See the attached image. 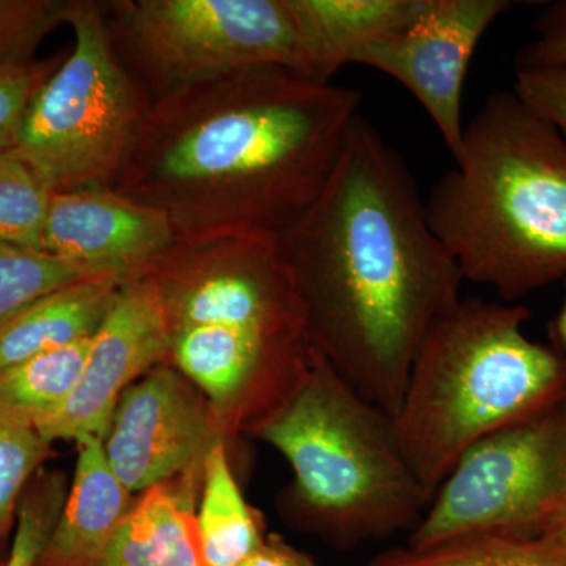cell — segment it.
I'll return each instance as SVG.
<instances>
[{
    "instance_id": "277c9868",
    "label": "cell",
    "mask_w": 566,
    "mask_h": 566,
    "mask_svg": "<svg viewBox=\"0 0 566 566\" xmlns=\"http://www.w3.org/2000/svg\"><path fill=\"white\" fill-rule=\"evenodd\" d=\"M528 318L524 305L461 297L424 335L392 423L431 499L476 442L566 400V357L527 337Z\"/></svg>"
},
{
    "instance_id": "8992f818",
    "label": "cell",
    "mask_w": 566,
    "mask_h": 566,
    "mask_svg": "<svg viewBox=\"0 0 566 566\" xmlns=\"http://www.w3.org/2000/svg\"><path fill=\"white\" fill-rule=\"evenodd\" d=\"M74 46L29 106L11 151L54 192L114 188L151 98L112 46L102 6L70 0Z\"/></svg>"
},
{
    "instance_id": "44dd1931",
    "label": "cell",
    "mask_w": 566,
    "mask_h": 566,
    "mask_svg": "<svg viewBox=\"0 0 566 566\" xmlns=\"http://www.w3.org/2000/svg\"><path fill=\"white\" fill-rule=\"evenodd\" d=\"M82 279L50 253L0 244V327L40 297Z\"/></svg>"
},
{
    "instance_id": "8fae6325",
    "label": "cell",
    "mask_w": 566,
    "mask_h": 566,
    "mask_svg": "<svg viewBox=\"0 0 566 566\" xmlns=\"http://www.w3.org/2000/svg\"><path fill=\"white\" fill-rule=\"evenodd\" d=\"M163 211L115 189L52 192L43 248L84 279L139 281L177 244Z\"/></svg>"
},
{
    "instance_id": "ac0fdd59",
    "label": "cell",
    "mask_w": 566,
    "mask_h": 566,
    "mask_svg": "<svg viewBox=\"0 0 566 566\" xmlns=\"http://www.w3.org/2000/svg\"><path fill=\"white\" fill-rule=\"evenodd\" d=\"M368 566H566V538L554 528L535 535H465L392 549Z\"/></svg>"
},
{
    "instance_id": "3957f363",
    "label": "cell",
    "mask_w": 566,
    "mask_h": 566,
    "mask_svg": "<svg viewBox=\"0 0 566 566\" xmlns=\"http://www.w3.org/2000/svg\"><path fill=\"white\" fill-rule=\"evenodd\" d=\"M424 202L464 281L506 301L566 275V142L515 92L488 96Z\"/></svg>"
},
{
    "instance_id": "5b68a950",
    "label": "cell",
    "mask_w": 566,
    "mask_h": 566,
    "mask_svg": "<svg viewBox=\"0 0 566 566\" xmlns=\"http://www.w3.org/2000/svg\"><path fill=\"white\" fill-rule=\"evenodd\" d=\"M286 458L304 509L338 543L357 546L422 521L431 497L408 464L392 417L314 353L303 382L256 424Z\"/></svg>"
},
{
    "instance_id": "cb8c5ba5",
    "label": "cell",
    "mask_w": 566,
    "mask_h": 566,
    "mask_svg": "<svg viewBox=\"0 0 566 566\" xmlns=\"http://www.w3.org/2000/svg\"><path fill=\"white\" fill-rule=\"evenodd\" d=\"M63 59L65 54L0 66V151L14 147L29 106Z\"/></svg>"
},
{
    "instance_id": "7c38bea8",
    "label": "cell",
    "mask_w": 566,
    "mask_h": 566,
    "mask_svg": "<svg viewBox=\"0 0 566 566\" xmlns=\"http://www.w3.org/2000/svg\"><path fill=\"white\" fill-rule=\"evenodd\" d=\"M205 441L202 409L175 371L158 368L123 394L104 452L123 486L136 493L188 468Z\"/></svg>"
},
{
    "instance_id": "5bb4252c",
    "label": "cell",
    "mask_w": 566,
    "mask_h": 566,
    "mask_svg": "<svg viewBox=\"0 0 566 566\" xmlns=\"http://www.w3.org/2000/svg\"><path fill=\"white\" fill-rule=\"evenodd\" d=\"M73 486L36 566H99L126 516L129 491L96 436L77 441Z\"/></svg>"
},
{
    "instance_id": "9a60e30c",
    "label": "cell",
    "mask_w": 566,
    "mask_h": 566,
    "mask_svg": "<svg viewBox=\"0 0 566 566\" xmlns=\"http://www.w3.org/2000/svg\"><path fill=\"white\" fill-rule=\"evenodd\" d=\"M122 286L109 279H82L25 307L0 327V371L91 338Z\"/></svg>"
},
{
    "instance_id": "e0dca14e",
    "label": "cell",
    "mask_w": 566,
    "mask_h": 566,
    "mask_svg": "<svg viewBox=\"0 0 566 566\" xmlns=\"http://www.w3.org/2000/svg\"><path fill=\"white\" fill-rule=\"evenodd\" d=\"M197 527L207 566H238L264 543L221 442L211 446L205 457V490Z\"/></svg>"
},
{
    "instance_id": "7a4b0ae2",
    "label": "cell",
    "mask_w": 566,
    "mask_h": 566,
    "mask_svg": "<svg viewBox=\"0 0 566 566\" xmlns=\"http://www.w3.org/2000/svg\"><path fill=\"white\" fill-rule=\"evenodd\" d=\"M363 93L259 66L151 102L115 191L180 241L277 238L333 174Z\"/></svg>"
},
{
    "instance_id": "9c48e42d",
    "label": "cell",
    "mask_w": 566,
    "mask_h": 566,
    "mask_svg": "<svg viewBox=\"0 0 566 566\" xmlns=\"http://www.w3.org/2000/svg\"><path fill=\"white\" fill-rule=\"evenodd\" d=\"M509 0H422L408 28L357 55L354 63L392 77L420 103L458 158L469 63L490 25L512 9Z\"/></svg>"
},
{
    "instance_id": "f1b7e54d",
    "label": "cell",
    "mask_w": 566,
    "mask_h": 566,
    "mask_svg": "<svg viewBox=\"0 0 566 566\" xmlns=\"http://www.w3.org/2000/svg\"><path fill=\"white\" fill-rule=\"evenodd\" d=\"M551 337H553L554 346L560 349L562 353L566 352V297L562 304L560 311L549 324ZM566 411V400L564 401Z\"/></svg>"
},
{
    "instance_id": "d6986e66",
    "label": "cell",
    "mask_w": 566,
    "mask_h": 566,
    "mask_svg": "<svg viewBox=\"0 0 566 566\" xmlns=\"http://www.w3.org/2000/svg\"><path fill=\"white\" fill-rule=\"evenodd\" d=\"M91 338L39 354L0 371V405L35 427L65 403L80 382Z\"/></svg>"
},
{
    "instance_id": "484cf974",
    "label": "cell",
    "mask_w": 566,
    "mask_h": 566,
    "mask_svg": "<svg viewBox=\"0 0 566 566\" xmlns=\"http://www.w3.org/2000/svg\"><path fill=\"white\" fill-rule=\"evenodd\" d=\"M513 92L566 142L565 69H516Z\"/></svg>"
},
{
    "instance_id": "ffe728a7",
    "label": "cell",
    "mask_w": 566,
    "mask_h": 566,
    "mask_svg": "<svg viewBox=\"0 0 566 566\" xmlns=\"http://www.w3.org/2000/svg\"><path fill=\"white\" fill-rule=\"evenodd\" d=\"M52 192L28 163L0 151V244L41 251Z\"/></svg>"
},
{
    "instance_id": "d4e9b609",
    "label": "cell",
    "mask_w": 566,
    "mask_h": 566,
    "mask_svg": "<svg viewBox=\"0 0 566 566\" xmlns=\"http://www.w3.org/2000/svg\"><path fill=\"white\" fill-rule=\"evenodd\" d=\"M63 506L61 485L46 483L22 499L6 566H36Z\"/></svg>"
},
{
    "instance_id": "2e32d148",
    "label": "cell",
    "mask_w": 566,
    "mask_h": 566,
    "mask_svg": "<svg viewBox=\"0 0 566 566\" xmlns=\"http://www.w3.org/2000/svg\"><path fill=\"white\" fill-rule=\"evenodd\" d=\"M99 566H207L197 517L161 486L126 513Z\"/></svg>"
},
{
    "instance_id": "4fadbf2b",
    "label": "cell",
    "mask_w": 566,
    "mask_h": 566,
    "mask_svg": "<svg viewBox=\"0 0 566 566\" xmlns=\"http://www.w3.org/2000/svg\"><path fill=\"white\" fill-rule=\"evenodd\" d=\"M300 43V73L331 84L342 66L403 31L422 0H286Z\"/></svg>"
},
{
    "instance_id": "30bf717a",
    "label": "cell",
    "mask_w": 566,
    "mask_h": 566,
    "mask_svg": "<svg viewBox=\"0 0 566 566\" xmlns=\"http://www.w3.org/2000/svg\"><path fill=\"white\" fill-rule=\"evenodd\" d=\"M166 305L148 279L123 285L92 335L84 371L65 403L35 423L51 444L109 433L115 408L137 376L170 353Z\"/></svg>"
},
{
    "instance_id": "83f0119b",
    "label": "cell",
    "mask_w": 566,
    "mask_h": 566,
    "mask_svg": "<svg viewBox=\"0 0 566 566\" xmlns=\"http://www.w3.org/2000/svg\"><path fill=\"white\" fill-rule=\"evenodd\" d=\"M238 566H318L304 554L281 542H264L255 553Z\"/></svg>"
},
{
    "instance_id": "ba28073f",
    "label": "cell",
    "mask_w": 566,
    "mask_h": 566,
    "mask_svg": "<svg viewBox=\"0 0 566 566\" xmlns=\"http://www.w3.org/2000/svg\"><path fill=\"white\" fill-rule=\"evenodd\" d=\"M565 509L566 411L560 403L472 446L436 491L408 546L476 534H542Z\"/></svg>"
},
{
    "instance_id": "603a6c76",
    "label": "cell",
    "mask_w": 566,
    "mask_h": 566,
    "mask_svg": "<svg viewBox=\"0 0 566 566\" xmlns=\"http://www.w3.org/2000/svg\"><path fill=\"white\" fill-rule=\"evenodd\" d=\"M48 447L32 423L0 405V527L10 520L22 488L46 457Z\"/></svg>"
},
{
    "instance_id": "f546056e",
    "label": "cell",
    "mask_w": 566,
    "mask_h": 566,
    "mask_svg": "<svg viewBox=\"0 0 566 566\" xmlns=\"http://www.w3.org/2000/svg\"><path fill=\"white\" fill-rule=\"evenodd\" d=\"M546 528H554V531L560 532V534L566 538V509Z\"/></svg>"
},
{
    "instance_id": "7402d4cb",
    "label": "cell",
    "mask_w": 566,
    "mask_h": 566,
    "mask_svg": "<svg viewBox=\"0 0 566 566\" xmlns=\"http://www.w3.org/2000/svg\"><path fill=\"white\" fill-rule=\"evenodd\" d=\"M70 0H0V66L33 61L41 41L66 24Z\"/></svg>"
},
{
    "instance_id": "6da1fadb",
    "label": "cell",
    "mask_w": 566,
    "mask_h": 566,
    "mask_svg": "<svg viewBox=\"0 0 566 566\" xmlns=\"http://www.w3.org/2000/svg\"><path fill=\"white\" fill-rule=\"evenodd\" d=\"M274 240L316 352L397 415L417 349L464 281L405 159L357 115L323 191Z\"/></svg>"
},
{
    "instance_id": "52a82bcc",
    "label": "cell",
    "mask_w": 566,
    "mask_h": 566,
    "mask_svg": "<svg viewBox=\"0 0 566 566\" xmlns=\"http://www.w3.org/2000/svg\"><path fill=\"white\" fill-rule=\"evenodd\" d=\"M99 6L112 46L151 102L259 66L300 73V43L286 0H109Z\"/></svg>"
},
{
    "instance_id": "4316f807",
    "label": "cell",
    "mask_w": 566,
    "mask_h": 566,
    "mask_svg": "<svg viewBox=\"0 0 566 566\" xmlns=\"http://www.w3.org/2000/svg\"><path fill=\"white\" fill-rule=\"evenodd\" d=\"M536 36L516 55V69H565L566 0L549 3L535 21Z\"/></svg>"
}]
</instances>
